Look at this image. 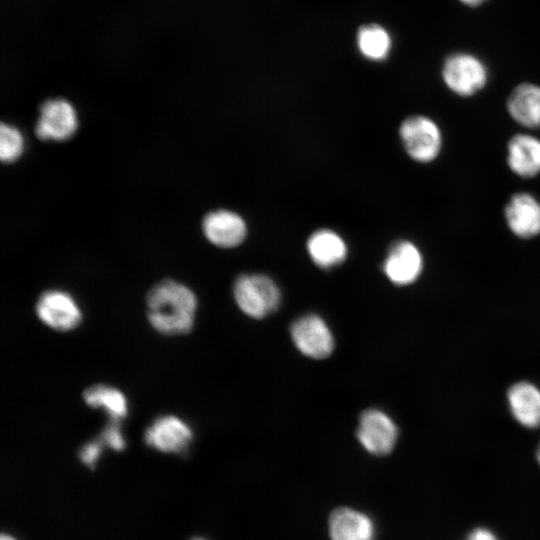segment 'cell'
Wrapping results in <instances>:
<instances>
[{"mask_svg": "<svg viewBox=\"0 0 540 540\" xmlns=\"http://www.w3.org/2000/svg\"><path fill=\"white\" fill-rule=\"evenodd\" d=\"M307 251L312 261L323 269L340 265L347 256L345 241L329 229L312 233L307 241Z\"/></svg>", "mask_w": 540, "mask_h": 540, "instance_id": "cell-16", "label": "cell"}, {"mask_svg": "<svg viewBox=\"0 0 540 540\" xmlns=\"http://www.w3.org/2000/svg\"><path fill=\"white\" fill-rule=\"evenodd\" d=\"M356 435L360 444L370 454L384 456L393 450L398 429L386 413L378 409H368L360 416Z\"/></svg>", "mask_w": 540, "mask_h": 540, "instance_id": "cell-7", "label": "cell"}, {"mask_svg": "<svg viewBox=\"0 0 540 540\" xmlns=\"http://www.w3.org/2000/svg\"><path fill=\"white\" fill-rule=\"evenodd\" d=\"M78 128V118L74 107L64 99L45 101L35 125V134L40 140L65 141Z\"/></svg>", "mask_w": 540, "mask_h": 540, "instance_id": "cell-9", "label": "cell"}, {"mask_svg": "<svg viewBox=\"0 0 540 540\" xmlns=\"http://www.w3.org/2000/svg\"><path fill=\"white\" fill-rule=\"evenodd\" d=\"M100 439L104 445H107L115 451H122L126 447L125 439L121 433L120 421L110 419L104 427Z\"/></svg>", "mask_w": 540, "mask_h": 540, "instance_id": "cell-21", "label": "cell"}, {"mask_svg": "<svg viewBox=\"0 0 540 540\" xmlns=\"http://www.w3.org/2000/svg\"><path fill=\"white\" fill-rule=\"evenodd\" d=\"M103 445V442L99 438L89 441L81 446L78 452L81 462L90 469H94L99 457L102 454Z\"/></svg>", "mask_w": 540, "mask_h": 540, "instance_id": "cell-22", "label": "cell"}, {"mask_svg": "<svg viewBox=\"0 0 540 540\" xmlns=\"http://www.w3.org/2000/svg\"><path fill=\"white\" fill-rule=\"evenodd\" d=\"M506 108L520 126L540 128V85L524 82L515 86L508 95Z\"/></svg>", "mask_w": 540, "mask_h": 540, "instance_id": "cell-14", "label": "cell"}, {"mask_svg": "<svg viewBox=\"0 0 540 540\" xmlns=\"http://www.w3.org/2000/svg\"><path fill=\"white\" fill-rule=\"evenodd\" d=\"M193 540H204L203 538H194Z\"/></svg>", "mask_w": 540, "mask_h": 540, "instance_id": "cell-27", "label": "cell"}, {"mask_svg": "<svg viewBox=\"0 0 540 540\" xmlns=\"http://www.w3.org/2000/svg\"><path fill=\"white\" fill-rule=\"evenodd\" d=\"M504 216L508 228L518 238L529 239L540 234V201L531 193L513 194Z\"/></svg>", "mask_w": 540, "mask_h": 540, "instance_id": "cell-11", "label": "cell"}, {"mask_svg": "<svg viewBox=\"0 0 540 540\" xmlns=\"http://www.w3.org/2000/svg\"><path fill=\"white\" fill-rule=\"evenodd\" d=\"M423 266V255L416 244L409 240H399L389 249L383 270L393 284L406 286L419 278Z\"/></svg>", "mask_w": 540, "mask_h": 540, "instance_id": "cell-10", "label": "cell"}, {"mask_svg": "<svg viewBox=\"0 0 540 540\" xmlns=\"http://www.w3.org/2000/svg\"><path fill=\"white\" fill-rule=\"evenodd\" d=\"M202 230L209 242L221 248H232L241 244L247 234L244 219L229 210L208 213L202 221Z\"/></svg>", "mask_w": 540, "mask_h": 540, "instance_id": "cell-12", "label": "cell"}, {"mask_svg": "<svg viewBox=\"0 0 540 540\" xmlns=\"http://www.w3.org/2000/svg\"><path fill=\"white\" fill-rule=\"evenodd\" d=\"M290 333L296 348L307 357L324 359L333 352V335L318 315L308 314L296 319Z\"/></svg>", "mask_w": 540, "mask_h": 540, "instance_id": "cell-8", "label": "cell"}, {"mask_svg": "<svg viewBox=\"0 0 540 540\" xmlns=\"http://www.w3.org/2000/svg\"><path fill=\"white\" fill-rule=\"evenodd\" d=\"M234 299L240 310L254 319L264 318L277 310L281 293L273 279L264 274H244L233 286Z\"/></svg>", "mask_w": 540, "mask_h": 540, "instance_id": "cell-3", "label": "cell"}, {"mask_svg": "<svg viewBox=\"0 0 540 540\" xmlns=\"http://www.w3.org/2000/svg\"><path fill=\"white\" fill-rule=\"evenodd\" d=\"M514 418L527 428L540 426V390L529 382L511 386L507 393Z\"/></svg>", "mask_w": 540, "mask_h": 540, "instance_id": "cell-17", "label": "cell"}, {"mask_svg": "<svg viewBox=\"0 0 540 540\" xmlns=\"http://www.w3.org/2000/svg\"><path fill=\"white\" fill-rule=\"evenodd\" d=\"M0 540H17L10 534H1Z\"/></svg>", "mask_w": 540, "mask_h": 540, "instance_id": "cell-25", "label": "cell"}, {"mask_svg": "<svg viewBox=\"0 0 540 540\" xmlns=\"http://www.w3.org/2000/svg\"><path fill=\"white\" fill-rule=\"evenodd\" d=\"M329 534L331 540H374L375 526L368 515L341 507L329 517Z\"/></svg>", "mask_w": 540, "mask_h": 540, "instance_id": "cell-15", "label": "cell"}, {"mask_svg": "<svg viewBox=\"0 0 540 540\" xmlns=\"http://www.w3.org/2000/svg\"><path fill=\"white\" fill-rule=\"evenodd\" d=\"M507 164L519 177L540 174V139L528 133L513 135L507 143Z\"/></svg>", "mask_w": 540, "mask_h": 540, "instance_id": "cell-13", "label": "cell"}, {"mask_svg": "<svg viewBox=\"0 0 540 540\" xmlns=\"http://www.w3.org/2000/svg\"><path fill=\"white\" fill-rule=\"evenodd\" d=\"M537 460L540 464V443H539V446H538V449H537Z\"/></svg>", "mask_w": 540, "mask_h": 540, "instance_id": "cell-26", "label": "cell"}, {"mask_svg": "<svg viewBox=\"0 0 540 540\" xmlns=\"http://www.w3.org/2000/svg\"><path fill=\"white\" fill-rule=\"evenodd\" d=\"M24 138L14 126L1 124L0 127V158L2 162L16 161L23 153Z\"/></svg>", "mask_w": 540, "mask_h": 540, "instance_id": "cell-20", "label": "cell"}, {"mask_svg": "<svg viewBox=\"0 0 540 540\" xmlns=\"http://www.w3.org/2000/svg\"><path fill=\"white\" fill-rule=\"evenodd\" d=\"M35 311L41 322L59 332L71 331L82 322V312L74 298L59 289L44 291L36 302Z\"/></svg>", "mask_w": 540, "mask_h": 540, "instance_id": "cell-5", "label": "cell"}, {"mask_svg": "<svg viewBox=\"0 0 540 540\" xmlns=\"http://www.w3.org/2000/svg\"><path fill=\"white\" fill-rule=\"evenodd\" d=\"M463 5H466L468 7H478L487 2L488 0H458Z\"/></svg>", "mask_w": 540, "mask_h": 540, "instance_id": "cell-24", "label": "cell"}, {"mask_svg": "<svg viewBox=\"0 0 540 540\" xmlns=\"http://www.w3.org/2000/svg\"><path fill=\"white\" fill-rule=\"evenodd\" d=\"M192 441L190 426L174 415L157 417L144 432L146 445L163 453L184 454Z\"/></svg>", "mask_w": 540, "mask_h": 540, "instance_id": "cell-6", "label": "cell"}, {"mask_svg": "<svg viewBox=\"0 0 540 540\" xmlns=\"http://www.w3.org/2000/svg\"><path fill=\"white\" fill-rule=\"evenodd\" d=\"M399 135L406 153L416 162H432L442 150L441 129L433 119L425 115H411L404 119Z\"/></svg>", "mask_w": 540, "mask_h": 540, "instance_id": "cell-4", "label": "cell"}, {"mask_svg": "<svg viewBox=\"0 0 540 540\" xmlns=\"http://www.w3.org/2000/svg\"><path fill=\"white\" fill-rule=\"evenodd\" d=\"M441 77L451 92L461 97H469L486 86L489 70L478 56L458 51L445 57L441 67Z\"/></svg>", "mask_w": 540, "mask_h": 540, "instance_id": "cell-2", "label": "cell"}, {"mask_svg": "<svg viewBox=\"0 0 540 540\" xmlns=\"http://www.w3.org/2000/svg\"><path fill=\"white\" fill-rule=\"evenodd\" d=\"M145 300L147 319L158 333L185 335L193 329L198 302L186 285L164 279L150 288Z\"/></svg>", "mask_w": 540, "mask_h": 540, "instance_id": "cell-1", "label": "cell"}, {"mask_svg": "<svg viewBox=\"0 0 540 540\" xmlns=\"http://www.w3.org/2000/svg\"><path fill=\"white\" fill-rule=\"evenodd\" d=\"M357 44L362 55L368 59L379 61L388 56L392 41L389 33L383 27L371 24L359 29Z\"/></svg>", "mask_w": 540, "mask_h": 540, "instance_id": "cell-19", "label": "cell"}, {"mask_svg": "<svg viewBox=\"0 0 540 540\" xmlns=\"http://www.w3.org/2000/svg\"><path fill=\"white\" fill-rule=\"evenodd\" d=\"M466 540H499L497 536L488 528H474L468 535Z\"/></svg>", "mask_w": 540, "mask_h": 540, "instance_id": "cell-23", "label": "cell"}, {"mask_svg": "<svg viewBox=\"0 0 540 540\" xmlns=\"http://www.w3.org/2000/svg\"><path fill=\"white\" fill-rule=\"evenodd\" d=\"M83 400L91 408H103L110 419L121 421L128 414L125 395L117 388L94 384L83 391Z\"/></svg>", "mask_w": 540, "mask_h": 540, "instance_id": "cell-18", "label": "cell"}]
</instances>
